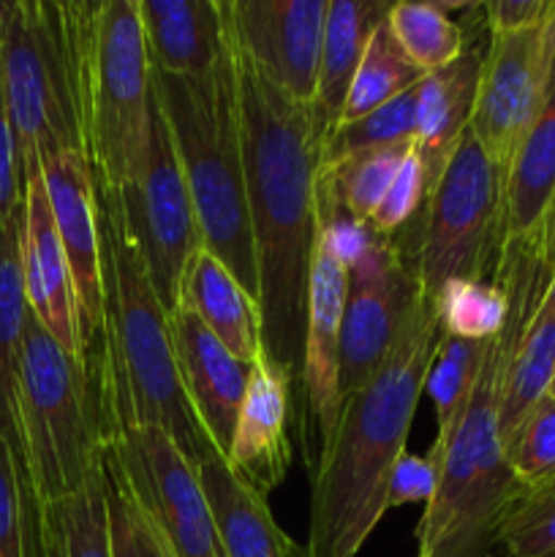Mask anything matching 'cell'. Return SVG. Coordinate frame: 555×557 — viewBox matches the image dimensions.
I'll return each instance as SVG.
<instances>
[{"label":"cell","mask_w":555,"mask_h":557,"mask_svg":"<svg viewBox=\"0 0 555 557\" xmlns=\"http://www.w3.org/2000/svg\"><path fill=\"white\" fill-rule=\"evenodd\" d=\"M553 267H555V228H553Z\"/></svg>","instance_id":"47"},{"label":"cell","mask_w":555,"mask_h":557,"mask_svg":"<svg viewBox=\"0 0 555 557\" xmlns=\"http://www.w3.org/2000/svg\"><path fill=\"white\" fill-rule=\"evenodd\" d=\"M553 65L555 14L528 30L490 36L471 134L506 172L542 109Z\"/></svg>","instance_id":"12"},{"label":"cell","mask_w":555,"mask_h":557,"mask_svg":"<svg viewBox=\"0 0 555 557\" xmlns=\"http://www.w3.org/2000/svg\"><path fill=\"white\" fill-rule=\"evenodd\" d=\"M288 406L292 379L261 351L250 364L248 386L226 455L229 468L261 498H270L281 487L292 466Z\"/></svg>","instance_id":"18"},{"label":"cell","mask_w":555,"mask_h":557,"mask_svg":"<svg viewBox=\"0 0 555 557\" xmlns=\"http://www.w3.org/2000/svg\"><path fill=\"white\" fill-rule=\"evenodd\" d=\"M414 134H417V87L392 98L365 117L335 125L326 134L321 166H335V163L359 156V152L411 141Z\"/></svg>","instance_id":"32"},{"label":"cell","mask_w":555,"mask_h":557,"mask_svg":"<svg viewBox=\"0 0 555 557\" xmlns=\"http://www.w3.org/2000/svg\"><path fill=\"white\" fill-rule=\"evenodd\" d=\"M542 305H544V308H555V270H553V275H550L547 288H544Z\"/></svg>","instance_id":"43"},{"label":"cell","mask_w":555,"mask_h":557,"mask_svg":"<svg viewBox=\"0 0 555 557\" xmlns=\"http://www.w3.org/2000/svg\"><path fill=\"white\" fill-rule=\"evenodd\" d=\"M386 25L397 47L424 74L455 63L468 49L460 25L446 14L441 3H408V0L392 3Z\"/></svg>","instance_id":"31"},{"label":"cell","mask_w":555,"mask_h":557,"mask_svg":"<svg viewBox=\"0 0 555 557\" xmlns=\"http://www.w3.org/2000/svg\"><path fill=\"white\" fill-rule=\"evenodd\" d=\"M506 460L520 487L555 476V400L542 397L506 444Z\"/></svg>","instance_id":"38"},{"label":"cell","mask_w":555,"mask_h":557,"mask_svg":"<svg viewBox=\"0 0 555 557\" xmlns=\"http://www.w3.org/2000/svg\"><path fill=\"white\" fill-rule=\"evenodd\" d=\"M27 321L25 281H22V212L0 232V438L20 455V351Z\"/></svg>","instance_id":"26"},{"label":"cell","mask_w":555,"mask_h":557,"mask_svg":"<svg viewBox=\"0 0 555 557\" xmlns=\"http://www.w3.org/2000/svg\"><path fill=\"white\" fill-rule=\"evenodd\" d=\"M488 351L490 341H462V337L449 335L441 337L439 351H435L428 379H424V389L433 397L435 424H439L433 446H444L455 424L460 422L479 373H482Z\"/></svg>","instance_id":"30"},{"label":"cell","mask_w":555,"mask_h":557,"mask_svg":"<svg viewBox=\"0 0 555 557\" xmlns=\"http://www.w3.org/2000/svg\"><path fill=\"white\" fill-rule=\"evenodd\" d=\"M223 557H292L297 544L281 531L267 498L212 455L196 466Z\"/></svg>","instance_id":"24"},{"label":"cell","mask_w":555,"mask_h":557,"mask_svg":"<svg viewBox=\"0 0 555 557\" xmlns=\"http://www.w3.org/2000/svg\"><path fill=\"white\" fill-rule=\"evenodd\" d=\"M555 379V308L539 302L526 332L511 351L498 395V433L506 444L522 419L542 397H547Z\"/></svg>","instance_id":"27"},{"label":"cell","mask_w":555,"mask_h":557,"mask_svg":"<svg viewBox=\"0 0 555 557\" xmlns=\"http://www.w3.org/2000/svg\"><path fill=\"white\" fill-rule=\"evenodd\" d=\"M346 299L348 270L332 253L326 239L316 232L308 286V326H305L303 373H299L303 411L313 424L310 438H316V457L310 468L321 460L341 419V330Z\"/></svg>","instance_id":"16"},{"label":"cell","mask_w":555,"mask_h":557,"mask_svg":"<svg viewBox=\"0 0 555 557\" xmlns=\"http://www.w3.org/2000/svg\"><path fill=\"white\" fill-rule=\"evenodd\" d=\"M232 36V30H229ZM245 196L259 275L261 351L299 384L319 232V172L330 134L316 103L272 85L232 38Z\"/></svg>","instance_id":"1"},{"label":"cell","mask_w":555,"mask_h":557,"mask_svg":"<svg viewBox=\"0 0 555 557\" xmlns=\"http://www.w3.org/2000/svg\"><path fill=\"white\" fill-rule=\"evenodd\" d=\"M390 9L392 3H381V0H330L326 5L316 107L324 114L330 131L341 120L365 49Z\"/></svg>","instance_id":"25"},{"label":"cell","mask_w":555,"mask_h":557,"mask_svg":"<svg viewBox=\"0 0 555 557\" xmlns=\"http://www.w3.org/2000/svg\"><path fill=\"white\" fill-rule=\"evenodd\" d=\"M152 96L194 201L201 245L256 299L259 275L245 196L232 36L226 58L212 74L188 79L152 71Z\"/></svg>","instance_id":"6"},{"label":"cell","mask_w":555,"mask_h":557,"mask_svg":"<svg viewBox=\"0 0 555 557\" xmlns=\"http://www.w3.org/2000/svg\"><path fill=\"white\" fill-rule=\"evenodd\" d=\"M555 228V65L547 96L511 161L506 183L504 250H536L553 259ZM501 250V253H504Z\"/></svg>","instance_id":"20"},{"label":"cell","mask_w":555,"mask_h":557,"mask_svg":"<svg viewBox=\"0 0 555 557\" xmlns=\"http://www.w3.org/2000/svg\"><path fill=\"white\" fill-rule=\"evenodd\" d=\"M76 141L98 188L128 190L150 145L152 69L139 0L60 3Z\"/></svg>","instance_id":"5"},{"label":"cell","mask_w":555,"mask_h":557,"mask_svg":"<svg viewBox=\"0 0 555 557\" xmlns=\"http://www.w3.org/2000/svg\"><path fill=\"white\" fill-rule=\"evenodd\" d=\"M482 14L490 36L520 33L550 20L555 14V0H490L482 5Z\"/></svg>","instance_id":"42"},{"label":"cell","mask_w":555,"mask_h":557,"mask_svg":"<svg viewBox=\"0 0 555 557\" xmlns=\"http://www.w3.org/2000/svg\"><path fill=\"white\" fill-rule=\"evenodd\" d=\"M9 16H11V3H0V44H3L5 27H9Z\"/></svg>","instance_id":"44"},{"label":"cell","mask_w":555,"mask_h":557,"mask_svg":"<svg viewBox=\"0 0 555 557\" xmlns=\"http://www.w3.org/2000/svg\"><path fill=\"white\" fill-rule=\"evenodd\" d=\"M482 63L484 52L468 47L455 63L433 71L417 85L414 152L422 161L430 190H433L435 180L441 177L462 136L471 131L479 79H482Z\"/></svg>","instance_id":"22"},{"label":"cell","mask_w":555,"mask_h":557,"mask_svg":"<svg viewBox=\"0 0 555 557\" xmlns=\"http://www.w3.org/2000/svg\"><path fill=\"white\" fill-rule=\"evenodd\" d=\"M22 281L27 310L33 319L60 343L65 354L87 362L76 315V294L69 261L54 228L44 177L36 174L25 183L22 201Z\"/></svg>","instance_id":"17"},{"label":"cell","mask_w":555,"mask_h":557,"mask_svg":"<svg viewBox=\"0 0 555 557\" xmlns=\"http://www.w3.org/2000/svg\"><path fill=\"white\" fill-rule=\"evenodd\" d=\"M177 308L190 310L243 364L261 354L259 302L239 286L218 256L201 245L194 250L180 283Z\"/></svg>","instance_id":"23"},{"label":"cell","mask_w":555,"mask_h":557,"mask_svg":"<svg viewBox=\"0 0 555 557\" xmlns=\"http://www.w3.org/2000/svg\"><path fill=\"white\" fill-rule=\"evenodd\" d=\"M441 476V460L430 455H403L386 487V511L408 504H428L435 495Z\"/></svg>","instance_id":"40"},{"label":"cell","mask_w":555,"mask_h":557,"mask_svg":"<svg viewBox=\"0 0 555 557\" xmlns=\"http://www.w3.org/2000/svg\"><path fill=\"white\" fill-rule=\"evenodd\" d=\"M547 395L553 397V400H555V379H553V384H550V392H547Z\"/></svg>","instance_id":"46"},{"label":"cell","mask_w":555,"mask_h":557,"mask_svg":"<svg viewBox=\"0 0 555 557\" xmlns=\"http://www.w3.org/2000/svg\"><path fill=\"white\" fill-rule=\"evenodd\" d=\"M103 490H107V531L109 557H172L161 533L134 498L125 479L101 449Z\"/></svg>","instance_id":"35"},{"label":"cell","mask_w":555,"mask_h":557,"mask_svg":"<svg viewBox=\"0 0 555 557\" xmlns=\"http://www.w3.org/2000/svg\"><path fill=\"white\" fill-rule=\"evenodd\" d=\"M419 292L414 261L395 237H379L354 270L341 330V395L346 400L373 375L397 341Z\"/></svg>","instance_id":"13"},{"label":"cell","mask_w":555,"mask_h":557,"mask_svg":"<svg viewBox=\"0 0 555 557\" xmlns=\"http://www.w3.org/2000/svg\"><path fill=\"white\" fill-rule=\"evenodd\" d=\"M125 215L139 245L145 272L166 315L177 310L180 283L196 248H201L194 201L174 156L163 114L152 96L150 145L139 177L123 190Z\"/></svg>","instance_id":"11"},{"label":"cell","mask_w":555,"mask_h":557,"mask_svg":"<svg viewBox=\"0 0 555 557\" xmlns=\"http://www.w3.org/2000/svg\"><path fill=\"white\" fill-rule=\"evenodd\" d=\"M36 553L38 557H109L101 462L79 493L36 511Z\"/></svg>","instance_id":"28"},{"label":"cell","mask_w":555,"mask_h":557,"mask_svg":"<svg viewBox=\"0 0 555 557\" xmlns=\"http://www.w3.org/2000/svg\"><path fill=\"white\" fill-rule=\"evenodd\" d=\"M292 557H310V555L305 553V547H294V555Z\"/></svg>","instance_id":"45"},{"label":"cell","mask_w":555,"mask_h":557,"mask_svg":"<svg viewBox=\"0 0 555 557\" xmlns=\"http://www.w3.org/2000/svg\"><path fill=\"white\" fill-rule=\"evenodd\" d=\"M20 451L33 506L79 493L101 462V413L90 364L79 362L27 310L16 386Z\"/></svg>","instance_id":"7"},{"label":"cell","mask_w":555,"mask_h":557,"mask_svg":"<svg viewBox=\"0 0 555 557\" xmlns=\"http://www.w3.org/2000/svg\"><path fill=\"white\" fill-rule=\"evenodd\" d=\"M44 188L54 228L69 261L76 294V315L85 357L96 348L103 324L101 228H98L96 180L79 150H58L41 161Z\"/></svg>","instance_id":"15"},{"label":"cell","mask_w":555,"mask_h":557,"mask_svg":"<svg viewBox=\"0 0 555 557\" xmlns=\"http://www.w3.org/2000/svg\"><path fill=\"white\" fill-rule=\"evenodd\" d=\"M441 330L462 341H493L509 321V297L490 281H452L435 294Z\"/></svg>","instance_id":"33"},{"label":"cell","mask_w":555,"mask_h":557,"mask_svg":"<svg viewBox=\"0 0 555 557\" xmlns=\"http://www.w3.org/2000/svg\"><path fill=\"white\" fill-rule=\"evenodd\" d=\"M506 183L509 172L468 131L424 201L411 256L430 297L452 281L493 283L504 250Z\"/></svg>","instance_id":"8"},{"label":"cell","mask_w":555,"mask_h":557,"mask_svg":"<svg viewBox=\"0 0 555 557\" xmlns=\"http://www.w3.org/2000/svg\"><path fill=\"white\" fill-rule=\"evenodd\" d=\"M103 451L172 557H223L199 471L156 424H125L103 435Z\"/></svg>","instance_id":"10"},{"label":"cell","mask_w":555,"mask_h":557,"mask_svg":"<svg viewBox=\"0 0 555 557\" xmlns=\"http://www.w3.org/2000/svg\"><path fill=\"white\" fill-rule=\"evenodd\" d=\"M411 147L414 139L400 141V145L379 147V150H368L354 158H346V161L335 163V166H321V172L332 180L343 207L359 223H368L370 226V218L375 215L379 205L384 201L386 190H390L392 180H395L397 169L406 161Z\"/></svg>","instance_id":"34"},{"label":"cell","mask_w":555,"mask_h":557,"mask_svg":"<svg viewBox=\"0 0 555 557\" xmlns=\"http://www.w3.org/2000/svg\"><path fill=\"white\" fill-rule=\"evenodd\" d=\"M330 0H226L239 52L294 101L316 103Z\"/></svg>","instance_id":"14"},{"label":"cell","mask_w":555,"mask_h":557,"mask_svg":"<svg viewBox=\"0 0 555 557\" xmlns=\"http://www.w3.org/2000/svg\"><path fill=\"white\" fill-rule=\"evenodd\" d=\"M150 69L199 79L229 52L226 0H139Z\"/></svg>","instance_id":"21"},{"label":"cell","mask_w":555,"mask_h":557,"mask_svg":"<svg viewBox=\"0 0 555 557\" xmlns=\"http://www.w3.org/2000/svg\"><path fill=\"white\" fill-rule=\"evenodd\" d=\"M424 76L428 74L419 65H414L408 54L397 47V41L390 33V25L384 20L375 27L373 38H370L368 49H365V58L359 63L357 76H354L337 125L351 123V120H359L368 112H373V109L384 107L386 101L417 87Z\"/></svg>","instance_id":"29"},{"label":"cell","mask_w":555,"mask_h":557,"mask_svg":"<svg viewBox=\"0 0 555 557\" xmlns=\"http://www.w3.org/2000/svg\"><path fill=\"white\" fill-rule=\"evenodd\" d=\"M169 330L185 397L218 455L226 457L250 368L239 362L190 310H174L169 315Z\"/></svg>","instance_id":"19"},{"label":"cell","mask_w":555,"mask_h":557,"mask_svg":"<svg viewBox=\"0 0 555 557\" xmlns=\"http://www.w3.org/2000/svg\"><path fill=\"white\" fill-rule=\"evenodd\" d=\"M0 557H38L36 506L25 466L9 441L0 438Z\"/></svg>","instance_id":"37"},{"label":"cell","mask_w":555,"mask_h":557,"mask_svg":"<svg viewBox=\"0 0 555 557\" xmlns=\"http://www.w3.org/2000/svg\"><path fill=\"white\" fill-rule=\"evenodd\" d=\"M3 96L14 128L22 183L58 150H79L71 107L60 3L16 0L0 44Z\"/></svg>","instance_id":"9"},{"label":"cell","mask_w":555,"mask_h":557,"mask_svg":"<svg viewBox=\"0 0 555 557\" xmlns=\"http://www.w3.org/2000/svg\"><path fill=\"white\" fill-rule=\"evenodd\" d=\"M444 337L435 299L419 286L403 330L379 368L343 400L313 468L310 557H357L386 515V487L406 455L424 379Z\"/></svg>","instance_id":"2"},{"label":"cell","mask_w":555,"mask_h":557,"mask_svg":"<svg viewBox=\"0 0 555 557\" xmlns=\"http://www.w3.org/2000/svg\"><path fill=\"white\" fill-rule=\"evenodd\" d=\"M553 259L531 250H504L493 283L509 297V321L490 341L477 386L444 446L428 455L441 460L439 487L417 525V557H493L501 525L520 495L498 433V395L517 341L544 297Z\"/></svg>","instance_id":"3"},{"label":"cell","mask_w":555,"mask_h":557,"mask_svg":"<svg viewBox=\"0 0 555 557\" xmlns=\"http://www.w3.org/2000/svg\"><path fill=\"white\" fill-rule=\"evenodd\" d=\"M428 177H424V169L419 156L411 152L406 156V161L397 169L395 180H392L390 190H386L384 201L379 205L375 215L370 218V228H373L379 237H395L414 215H417L419 207L428 201Z\"/></svg>","instance_id":"39"},{"label":"cell","mask_w":555,"mask_h":557,"mask_svg":"<svg viewBox=\"0 0 555 557\" xmlns=\"http://www.w3.org/2000/svg\"><path fill=\"white\" fill-rule=\"evenodd\" d=\"M498 547L511 557H555V476L520 490L501 525Z\"/></svg>","instance_id":"36"},{"label":"cell","mask_w":555,"mask_h":557,"mask_svg":"<svg viewBox=\"0 0 555 557\" xmlns=\"http://www.w3.org/2000/svg\"><path fill=\"white\" fill-rule=\"evenodd\" d=\"M22 201H25V183H22L20 156H16L14 128L5 109L3 74H0V232L20 218Z\"/></svg>","instance_id":"41"},{"label":"cell","mask_w":555,"mask_h":557,"mask_svg":"<svg viewBox=\"0 0 555 557\" xmlns=\"http://www.w3.org/2000/svg\"><path fill=\"white\" fill-rule=\"evenodd\" d=\"M96 199L103 324L87 364L96 384L101 438L125 424H156L199 466L218 449L185 397L169 315L145 272L123 196L96 185Z\"/></svg>","instance_id":"4"}]
</instances>
